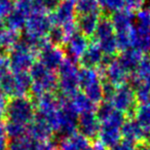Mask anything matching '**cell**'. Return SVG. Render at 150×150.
Segmentation results:
<instances>
[{
	"instance_id": "10",
	"label": "cell",
	"mask_w": 150,
	"mask_h": 150,
	"mask_svg": "<svg viewBox=\"0 0 150 150\" xmlns=\"http://www.w3.org/2000/svg\"><path fill=\"white\" fill-rule=\"evenodd\" d=\"M88 44H90V38H88L76 29L67 36L66 41L62 46V48L67 59L78 63L79 58L86 50Z\"/></svg>"
},
{
	"instance_id": "36",
	"label": "cell",
	"mask_w": 150,
	"mask_h": 150,
	"mask_svg": "<svg viewBox=\"0 0 150 150\" xmlns=\"http://www.w3.org/2000/svg\"><path fill=\"white\" fill-rule=\"evenodd\" d=\"M7 136L5 133L4 125L0 122V148H6L7 144Z\"/></svg>"
},
{
	"instance_id": "37",
	"label": "cell",
	"mask_w": 150,
	"mask_h": 150,
	"mask_svg": "<svg viewBox=\"0 0 150 150\" xmlns=\"http://www.w3.org/2000/svg\"><path fill=\"white\" fill-rule=\"evenodd\" d=\"M7 31V27L6 24H5V21L3 20V18H0V39L4 35V33Z\"/></svg>"
},
{
	"instance_id": "4",
	"label": "cell",
	"mask_w": 150,
	"mask_h": 150,
	"mask_svg": "<svg viewBox=\"0 0 150 150\" xmlns=\"http://www.w3.org/2000/svg\"><path fill=\"white\" fill-rule=\"evenodd\" d=\"M36 113L33 100L28 97H13L7 101L5 121L22 123L29 127Z\"/></svg>"
},
{
	"instance_id": "18",
	"label": "cell",
	"mask_w": 150,
	"mask_h": 150,
	"mask_svg": "<svg viewBox=\"0 0 150 150\" xmlns=\"http://www.w3.org/2000/svg\"><path fill=\"white\" fill-rule=\"evenodd\" d=\"M103 13H88V15L76 16L75 25L78 31L81 32L88 38L92 39L98 26L99 20Z\"/></svg>"
},
{
	"instance_id": "15",
	"label": "cell",
	"mask_w": 150,
	"mask_h": 150,
	"mask_svg": "<svg viewBox=\"0 0 150 150\" xmlns=\"http://www.w3.org/2000/svg\"><path fill=\"white\" fill-rule=\"evenodd\" d=\"M103 59L104 54L101 52L100 47L97 45V43L92 42L88 44L86 50L79 58L78 65L86 69H98L102 65Z\"/></svg>"
},
{
	"instance_id": "33",
	"label": "cell",
	"mask_w": 150,
	"mask_h": 150,
	"mask_svg": "<svg viewBox=\"0 0 150 150\" xmlns=\"http://www.w3.org/2000/svg\"><path fill=\"white\" fill-rule=\"evenodd\" d=\"M145 2L146 0H125V6L132 13H138L143 8Z\"/></svg>"
},
{
	"instance_id": "25",
	"label": "cell",
	"mask_w": 150,
	"mask_h": 150,
	"mask_svg": "<svg viewBox=\"0 0 150 150\" xmlns=\"http://www.w3.org/2000/svg\"><path fill=\"white\" fill-rule=\"evenodd\" d=\"M76 16L88 13H103L102 8L97 0H74Z\"/></svg>"
},
{
	"instance_id": "6",
	"label": "cell",
	"mask_w": 150,
	"mask_h": 150,
	"mask_svg": "<svg viewBox=\"0 0 150 150\" xmlns=\"http://www.w3.org/2000/svg\"><path fill=\"white\" fill-rule=\"evenodd\" d=\"M8 66L13 73L29 72L36 62V52H33L20 36L19 40L9 48Z\"/></svg>"
},
{
	"instance_id": "23",
	"label": "cell",
	"mask_w": 150,
	"mask_h": 150,
	"mask_svg": "<svg viewBox=\"0 0 150 150\" xmlns=\"http://www.w3.org/2000/svg\"><path fill=\"white\" fill-rule=\"evenodd\" d=\"M70 102L72 104V106L74 107V109L78 112V114L86 112H93L96 111L97 105L94 104L90 99L86 97V94L78 91L72 98L70 99Z\"/></svg>"
},
{
	"instance_id": "29",
	"label": "cell",
	"mask_w": 150,
	"mask_h": 150,
	"mask_svg": "<svg viewBox=\"0 0 150 150\" xmlns=\"http://www.w3.org/2000/svg\"><path fill=\"white\" fill-rule=\"evenodd\" d=\"M28 150H59L58 143L52 140H36L30 137Z\"/></svg>"
},
{
	"instance_id": "3",
	"label": "cell",
	"mask_w": 150,
	"mask_h": 150,
	"mask_svg": "<svg viewBox=\"0 0 150 150\" xmlns=\"http://www.w3.org/2000/svg\"><path fill=\"white\" fill-rule=\"evenodd\" d=\"M91 40L97 43L104 57H108V58L117 57L119 50L117 47L115 30L111 22L110 16L105 13L101 16L95 34Z\"/></svg>"
},
{
	"instance_id": "31",
	"label": "cell",
	"mask_w": 150,
	"mask_h": 150,
	"mask_svg": "<svg viewBox=\"0 0 150 150\" xmlns=\"http://www.w3.org/2000/svg\"><path fill=\"white\" fill-rule=\"evenodd\" d=\"M114 110H115V108L113 107L112 103L109 102V101L103 100L102 102L97 105L95 113H96L97 117H98V119L100 120V122H102L105 119L108 118V117L112 114V112Z\"/></svg>"
},
{
	"instance_id": "40",
	"label": "cell",
	"mask_w": 150,
	"mask_h": 150,
	"mask_svg": "<svg viewBox=\"0 0 150 150\" xmlns=\"http://www.w3.org/2000/svg\"><path fill=\"white\" fill-rule=\"evenodd\" d=\"M0 1H13V0H0Z\"/></svg>"
},
{
	"instance_id": "1",
	"label": "cell",
	"mask_w": 150,
	"mask_h": 150,
	"mask_svg": "<svg viewBox=\"0 0 150 150\" xmlns=\"http://www.w3.org/2000/svg\"><path fill=\"white\" fill-rule=\"evenodd\" d=\"M33 80L30 97L33 101L37 100L46 93H54L58 86V75L54 71H50L38 61H36L29 70Z\"/></svg>"
},
{
	"instance_id": "28",
	"label": "cell",
	"mask_w": 150,
	"mask_h": 150,
	"mask_svg": "<svg viewBox=\"0 0 150 150\" xmlns=\"http://www.w3.org/2000/svg\"><path fill=\"white\" fill-rule=\"evenodd\" d=\"M134 74H136V76L144 84L150 86V57H143L142 61L140 62L137 71Z\"/></svg>"
},
{
	"instance_id": "7",
	"label": "cell",
	"mask_w": 150,
	"mask_h": 150,
	"mask_svg": "<svg viewBox=\"0 0 150 150\" xmlns=\"http://www.w3.org/2000/svg\"><path fill=\"white\" fill-rule=\"evenodd\" d=\"M79 88L94 104L98 105L104 100L102 77L95 69H79L78 73Z\"/></svg>"
},
{
	"instance_id": "34",
	"label": "cell",
	"mask_w": 150,
	"mask_h": 150,
	"mask_svg": "<svg viewBox=\"0 0 150 150\" xmlns=\"http://www.w3.org/2000/svg\"><path fill=\"white\" fill-rule=\"evenodd\" d=\"M109 150H137V145L127 140L121 139L118 143Z\"/></svg>"
},
{
	"instance_id": "13",
	"label": "cell",
	"mask_w": 150,
	"mask_h": 150,
	"mask_svg": "<svg viewBox=\"0 0 150 150\" xmlns=\"http://www.w3.org/2000/svg\"><path fill=\"white\" fill-rule=\"evenodd\" d=\"M100 127L101 122L97 117L95 111L79 114L77 132L86 138H88L90 141L93 142L98 138Z\"/></svg>"
},
{
	"instance_id": "39",
	"label": "cell",
	"mask_w": 150,
	"mask_h": 150,
	"mask_svg": "<svg viewBox=\"0 0 150 150\" xmlns=\"http://www.w3.org/2000/svg\"><path fill=\"white\" fill-rule=\"evenodd\" d=\"M148 11H150V0H148Z\"/></svg>"
},
{
	"instance_id": "19",
	"label": "cell",
	"mask_w": 150,
	"mask_h": 150,
	"mask_svg": "<svg viewBox=\"0 0 150 150\" xmlns=\"http://www.w3.org/2000/svg\"><path fill=\"white\" fill-rule=\"evenodd\" d=\"M121 138L134 144L144 142V134L139 123L134 117H127L121 127Z\"/></svg>"
},
{
	"instance_id": "9",
	"label": "cell",
	"mask_w": 150,
	"mask_h": 150,
	"mask_svg": "<svg viewBox=\"0 0 150 150\" xmlns=\"http://www.w3.org/2000/svg\"><path fill=\"white\" fill-rule=\"evenodd\" d=\"M110 102L116 110L122 112L127 117L133 116L138 106L135 91L129 83L117 86Z\"/></svg>"
},
{
	"instance_id": "24",
	"label": "cell",
	"mask_w": 150,
	"mask_h": 150,
	"mask_svg": "<svg viewBox=\"0 0 150 150\" xmlns=\"http://www.w3.org/2000/svg\"><path fill=\"white\" fill-rule=\"evenodd\" d=\"M27 16L24 15L19 9L15 8L5 17V24H6L7 29L20 33V31L25 29L26 21H27Z\"/></svg>"
},
{
	"instance_id": "27",
	"label": "cell",
	"mask_w": 150,
	"mask_h": 150,
	"mask_svg": "<svg viewBox=\"0 0 150 150\" xmlns=\"http://www.w3.org/2000/svg\"><path fill=\"white\" fill-rule=\"evenodd\" d=\"M66 38L67 35L65 30L62 27H59V26H52L50 28V32H48L47 36H46V39L50 44L54 46H60V47L64 45Z\"/></svg>"
},
{
	"instance_id": "2",
	"label": "cell",
	"mask_w": 150,
	"mask_h": 150,
	"mask_svg": "<svg viewBox=\"0 0 150 150\" xmlns=\"http://www.w3.org/2000/svg\"><path fill=\"white\" fill-rule=\"evenodd\" d=\"M58 75V86L56 93L67 99H71L79 91L78 82V63L73 62L65 58L60 67L57 70Z\"/></svg>"
},
{
	"instance_id": "12",
	"label": "cell",
	"mask_w": 150,
	"mask_h": 150,
	"mask_svg": "<svg viewBox=\"0 0 150 150\" xmlns=\"http://www.w3.org/2000/svg\"><path fill=\"white\" fill-rule=\"evenodd\" d=\"M52 24L48 15L43 11L34 13L28 16L25 25V33L36 37L46 38Z\"/></svg>"
},
{
	"instance_id": "35",
	"label": "cell",
	"mask_w": 150,
	"mask_h": 150,
	"mask_svg": "<svg viewBox=\"0 0 150 150\" xmlns=\"http://www.w3.org/2000/svg\"><path fill=\"white\" fill-rule=\"evenodd\" d=\"M84 150H109V149L105 145H103L100 141L95 140V141L91 142V144Z\"/></svg>"
},
{
	"instance_id": "17",
	"label": "cell",
	"mask_w": 150,
	"mask_h": 150,
	"mask_svg": "<svg viewBox=\"0 0 150 150\" xmlns=\"http://www.w3.org/2000/svg\"><path fill=\"white\" fill-rule=\"evenodd\" d=\"M112 25L115 33H127L131 32L134 27V13L123 8L110 15Z\"/></svg>"
},
{
	"instance_id": "8",
	"label": "cell",
	"mask_w": 150,
	"mask_h": 150,
	"mask_svg": "<svg viewBox=\"0 0 150 150\" xmlns=\"http://www.w3.org/2000/svg\"><path fill=\"white\" fill-rule=\"evenodd\" d=\"M48 17L52 26L62 27L67 36L77 29L75 25L74 0H61L56 8L48 13Z\"/></svg>"
},
{
	"instance_id": "30",
	"label": "cell",
	"mask_w": 150,
	"mask_h": 150,
	"mask_svg": "<svg viewBox=\"0 0 150 150\" xmlns=\"http://www.w3.org/2000/svg\"><path fill=\"white\" fill-rule=\"evenodd\" d=\"M138 104H150V86L139 82L133 86Z\"/></svg>"
},
{
	"instance_id": "16",
	"label": "cell",
	"mask_w": 150,
	"mask_h": 150,
	"mask_svg": "<svg viewBox=\"0 0 150 150\" xmlns=\"http://www.w3.org/2000/svg\"><path fill=\"white\" fill-rule=\"evenodd\" d=\"M143 52L132 47L127 50L120 52L117 54L116 59L119 62V64L125 68V70L129 75H132L137 71L139 64L142 61V59H143Z\"/></svg>"
},
{
	"instance_id": "22",
	"label": "cell",
	"mask_w": 150,
	"mask_h": 150,
	"mask_svg": "<svg viewBox=\"0 0 150 150\" xmlns=\"http://www.w3.org/2000/svg\"><path fill=\"white\" fill-rule=\"evenodd\" d=\"M90 140L82 136L80 133L76 132L72 136L65 139L64 141L60 142L58 144L59 148H64V149L69 150H84L91 144Z\"/></svg>"
},
{
	"instance_id": "32",
	"label": "cell",
	"mask_w": 150,
	"mask_h": 150,
	"mask_svg": "<svg viewBox=\"0 0 150 150\" xmlns=\"http://www.w3.org/2000/svg\"><path fill=\"white\" fill-rule=\"evenodd\" d=\"M29 136H25L17 139H9L6 144V150H28L29 147Z\"/></svg>"
},
{
	"instance_id": "5",
	"label": "cell",
	"mask_w": 150,
	"mask_h": 150,
	"mask_svg": "<svg viewBox=\"0 0 150 150\" xmlns=\"http://www.w3.org/2000/svg\"><path fill=\"white\" fill-rule=\"evenodd\" d=\"M127 116L122 112L115 109L112 114L101 122L100 132H99V141L106 146L108 149L115 146L121 138V127Z\"/></svg>"
},
{
	"instance_id": "38",
	"label": "cell",
	"mask_w": 150,
	"mask_h": 150,
	"mask_svg": "<svg viewBox=\"0 0 150 150\" xmlns=\"http://www.w3.org/2000/svg\"><path fill=\"white\" fill-rule=\"evenodd\" d=\"M137 150H150V144L145 142L137 144Z\"/></svg>"
},
{
	"instance_id": "21",
	"label": "cell",
	"mask_w": 150,
	"mask_h": 150,
	"mask_svg": "<svg viewBox=\"0 0 150 150\" xmlns=\"http://www.w3.org/2000/svg\"><path fill=\"white\" fill-rule=\"evenodd\" d=\"M15 74V97H28L33 80L29 72L13 73Z\"/></svg>"
},
{
	"instance_id": "11",
	"label": "cell",
	"mask_w": 150,
	"mask_h": 150,
	"mask_svg": "<svg viewBox=\"0 0 150 150\" xmlns=\"http://www.w3.org/2000/svg\"><path fill=\"white\" fill-rule=\"evenodd\" d=\"M36 58L38 59V62L40 64L50 69V71L56 72L66 57L62 47L54 46L47 42L43 47H41L37 52Z\"/></svg>"
},
{
	"instance_id": "26",
	"label": "cell",
	"mask_w": 150,
	"mask_h": 150,
	"mask_svg": "<svg viewBox=\"0 0 150 150\" xmlns=\"http://www.w3.org/2000/svg\"><path fill=\"white\" fill-rule=\"evenodd\" d=\"M5 133L8 139H17L28 135L29 127L22 123L13 122V121H5L4 122Z\"/></svg>"
},
{
	"instance_id": "14",
	"label": "cell",
	"mask_w": 150,
	"mask_h": 150,
	"mask_svg": "<svg viewBox=\"0 0 150 150\" xmlns=\"http://www.w3.org/2000/svg\"><path fill=\"white\" fill-rule=\"evenodd\" d=\"M54 135L52 125L45 116L36 112L31 125H29L28 136L36 140H50Z\"/></svg>"
},
{
	"instance_id": "20",
	"label": "cell",
	"mask_w": 150,
	"mask_h": 150,
	"mask_svg": "<svg viewBox=\"0 0 150 150\" xmlns=\"http://www.w3.org/2000/svg\"><path fill=\"white\" fill-rule=\"evenodd\" d=\"M133 116L143 131L144 142L150 144V104H138Z\"/></svg>"
}]
</instances>
